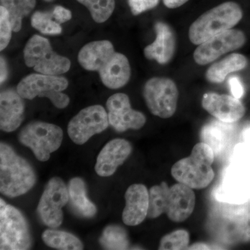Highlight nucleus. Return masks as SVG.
I'll return each mask as SVG.
<instances>
[{"label":"nucleus","mask_w":250,"mask_h":250,"mask_svg":"<svg viewBox=\"0 0 250 250\" xmlns=\"http://www.w3.org/2000/svg\"><path fill=\"white\" fill-rule=\"evenodd\" d=\"M248 59L241 54H231L213 64L206 72V77L211 83H221L229 74L246 68Z\"/></svg>","instance_id":"23"},{"label":"nucleus","mask_w":250,"mask_h":250,"mask_svg":"<svg viewBox=\"0 0 250 250\" xmlns=\"http://www.w3.org/2000/svg\"><path fill=\"white\" fill-rule=\"evenodd\" d=\"M143 97L149 111L159 118H170L177 111L179 90L177 85L166 77H153L143 88Z\"/></svg>","instance_id":"10"},{"label":"nucleus","mask_w":250,"mask_h":250,"mask_svg":"<svg viewBox=\"0 0 250 250\" xmlns=\"http://www.w3.org/2000/svg\"><path fill=\"white\" fill-rule=\"evenodd\" d=\"M63 133L57 125L36 121L21 129L18 140L23 146L32 150L38 160L45 162L50 154L62 146Z\"/></svg>","instance_id":"7"},{"label":"nucleus","mask_w":250,"mask_h":250,"mask_svg":"<svg viewBox=\"0 0 250 250\" xmlns=\"http://www.w3.org/2000/svg\"><path fill=\"white\" fill-rule=\"evenodd\" d=\"M212 249L210 246L204 244V243H196L194 244L193 246H190V248H188V250H210Z\"/></svg>","instance_id":"40"},{"label":"nucleus","mask_w":250,"mask_h":250,"mask_svg":"<svg viewBox=\"0 0 250 250\" xmlns=\"http://www.w3.org/2000/svg\"><path fill=\"white\" fill-rule=\"evenodd\" d=\"M69 202L68 187L59 177H53L46 185L37 207L42 223L49 228H59L62 223V208Z\"/></svg>","instance_id":"11"},{"label":"nucleus","mask_w":250,"mask_h":250,"mask_svg":"<svg viewBox=\"0 0 250 250\" xmlns=\"http://www.w3.org/2000/svg\"><path fill=\"white\" fill-rule=\"evenodd\" d=\"M13 27L9 14L4 6H0V49L3 50L9 45L12 36Z\"/></svg>","instance_id":"32"},{"label":"nucleus","mask_w":250,"mask_h":250,"mask_svg":"<svg viewBox=\"0 0 250 250\" xmlns=\"http://www.w3.org/2000/svg\"><path fill=\"white\" fill-rule=\"evenodd\" d=\"M31 246L27 220L18 208L0 199V250H26Z\"/></svg>","instance_id":"9"},{"label":"nucleus","mask_w":250,"mask_h":250,"mask_svg":"<svg viewBox=\"0 0 250 250\" xmlns=\"http://www.w3.org/2000/svg\"><path fill=\"white\" fill-rule=\"evenodd\" d=\"M211 226L221 239L230 244L250 242V203H222L213 215Z\"/></svg>","instance_id":"4"},{"label":"nucleus","mask_w":250,"mask_h":250,"mask_svg":"<svg viewBox=\"0 0 250 250\" xmlns=\"http://www.w3.org/2000/svg\"><path fill=\"white\" fill-rule=\"evenodd\" d=\"M31 26L45 35H59L62 34V27L57 22L52 11H36L31 18Z\"/></svg>","instance_id":"28"},{"label":"nucleus","mask_w":250,"mask_h":250,"mask_svg":"<svg viewBox=\"0 0 250 250\" xmlns=\"http://www.w3.org/2000/svg\"><path fill=\"white\" fill-rule=\"evenodd\" d=\"M132 152V146L125 139H116L106 143L97 158L95 172L100 177H110Z\"/></svg>","instance_id":"18"},{"label":"nucleus","mask_w":250,"mask_h":250,"mask_svg":"<svg viewBox=\"0 0 250 250\" xmlns=\"http://www.w3.org/2000/svg\"><path fill=\"white\" fill-rule=\"evenodd\" d=\"M190 236L187 230L179 229L166 235L161 238L159 249L181 250L188 249Z\"/></svg>","instance_id":"31"},{"label":"nucleus","mask_w":250,"mask_h":250,"mask_svg":"<svg viewBox=\"0 0 250 250\" xmlns=\"http://www.w3.org/2000/svg\"><path fill=\"white\" fill-rule=\"evenodd\" d=\"M246 42L243 31L228 29L200 44L194 52V60L198 65H207L224 54L241 48Z\"/></svg>","instance_id":"14"},{"label":"nucleus","mask_w":250,"mask_h":250,"mask_svg":"<svg viewBox=\"0 0 250 250\" xmlns=\"http://www.w3.org/2000/svg\"><path fill=\"white\" fill-rule=\"evenodd\" d=\"M229 85L232 96L234 98L241 99L244 95V86L238 77H230L229 80Z\"/></svg>","instance_id":"35"},{"label":"nucleus","mask_w":250,"mask_h":250,"mask_svg":"<svg viewBox=\"0 0 250 250\" xmlns=\"http://www.w3.org/2000/svg\"><path fill=\"white\" fill-rule=\"evenodd\" d=\"M100 243L105 250H127L129 247L127 233L118 225H108L105 228Z\"/></svg>","instance_id":"27"},{"label":"nucleus","mask_w":250,"mask_h":250,"mask_svg":"<svg viewBox=\"0 0 250 250\" xmlns=\"http://www.w3.org/2000/svg\"><path fill=\"white\" fill-rule=\"evenodd\" d=\"M80 65L85 70L98 72L102 82L110 89H118L131 77L129 60L116 52L108 41H96L83 46L78 54Z\"/></svg>","instance_id":"1"},{"label":"nucleus","mask_w":250,"mask_h":250,"mask_svg":"<svg viewBox=\"0 0 250 250\" xmlns=\"http://www.w3.org/2000/svg\"><path fill=\"white\" fill-rule=\"evenodd\" d=\"M214 159L215 153L208 144L197 143L190 156L172 166L171 174L176 181L192 189L205 188L215 177L212 167Z\"/></svg>","instance_id":"3"},{"label":"nucleus","mask_w":250,"mask_h":250,"mask_svg":"<svg viewBox=\"0 0 250 250\" xmlns=\"http://www.w3.org/2000/svg\"><path fill=\"white\" fill-rule=\"evenodd\" d=\"M68 86L65 77L45 74H31L20 82L18 93L24 99L33 100L36 97L48 98L58 108L67 107L70 98L62 93Z\"/></svg>","instance_id":"6"},{"label":"nucleus","mask_w":250,"mask_h":250,"mask_svg":"<svg viewBox=\"0 0 250 250\" xmlns=\"http://www.w3.org/2000/svg\"><path fill=\"white\" fill-rule=\"evenodd\" d=\"M231 159L232 164L250 167V143L241 142L236 145Z\"/></svg>","instance_id":"33"},{"label":"nucleus","mask_w":250,"mask_h":250,"mask_svg":"<svg viewBox=\"0 0 250 250\" xmlns=\"http://www.w3.org/2000/svg\"><path fill=\"white\" fill-rule=\"evenodd\" d=\"M243 18L239 5L228 1L218 5L200 16L189 29V39L200 45L220 33L232 29Z\"/></svg>","instance_id":"5"},{"label":"nucleus","mask_w":250,"mask_h":250,"mask_svg":"<svg viewBox=\"0 0 250 250\" xmlns=\"http://www.w3.org/2000/svg\"><path fill=\"white\" fill-rule=\"evenodd\" d=\"M42 239L47 246L57 250L83 249L82 241L72 233L59 230L47 229L42 233Z\"/></svg>","instance_id":"25"},{"label":"nucleus","mask_w":250,"mask_h":250,"mask_svg":"<svg viewBox=\"0 0 250 250\" xmlns=\"http://www.w3.org/2000/svg\"><path fill=\"white\" fill-rule=\"evenodd\" d=\"M24 60L27 67L41 74L60 75L70 70L71 62L66 57L56 53L45 38L34 35L24 49Z\"/></svg>","instance_id":"8"},{"label":"nucleus","mask_w":250,"mask_h":250,"mask_svg":"<svg viewBox=\"0 0 250 250\" xmlns=\"http://www.w3.org/2000/svg\"><path fill=\"white\" fill-rule=\"evenodd\" d=\"M125 207L123 212V223L128 226H136L147 218L149 195L143 184H133L125 192Z\"/></svg>","instance_id":"19"},{"label":"nucleus","mask_w":250,"mask_h":250,"mask_svg":"<svg viewBox=\"0 0 250 250\" xmlns=\"http://www.w3.org/2000/svg\"><path fill=\"white\" fill-rule=\"evenodd\" d=\"M52 12L59 24H62L70 21L72 18V13L70 10L62 6H57L52 10Z\"/></svg>","instance_id":"36"},{"label":"nucleus","mask_w":250,"mask_h":250,"mask_svg":"<svg viewBox=\"0 0 250 250\" xmlns=\"http://www.w3.org/2000/svg\"><path fill=\"white\" fill-rule=\"evenodd\" d=\"M155 41L144 49V54L149 60L166 64L173 58L176 49V39L172 28L162 22L156 23Z\"/></svg>","instance_id":"21"},{"label":"nucleus","mask_w":250,"mask_h":250,"mask_svg":"<svg viewBox=\"0 0 250 250\" xmlns=\"http://www.w3.org/2000/svg\"><path fill=\"white\" fill-rule=\"evenodd\" d=\"M108 113L100 105H93L82 109L72 118L67 126V134L75 144L83 145L94 135L107 129Z\"/></svg>","instance_id":"13"},{"label":"nucleus","mask_w":250,"mask_h":250,"mask_svg":"<svg viewBox=\"0 0 250 250\" xmlns=\"http://www.w3.org/2000/svg\"><path fill=\"white\" fill-rule=\"evenodd\" d=\"M69 202L77 215L84 218H92L96 215V206L87 196L86 186L80 177L70 179L68 186Z\"/></svg>","instance_id":"22"},{"label":"nucleus","mask_w":250,"mask_h":250,"mask_svg":"<svg viewBox=\"0 0 250 250\" xmlns=\"http://www.w3.org/2000/svg\"><path fill=\"white\" fill-rule=\"evenodd\" d=\"M36 182V173L26 159L5 143L0 144V191L16 197L27 193Z\"/></svg>","instance_id":"2"},{"label":"nucleus","mask_w":250,"mask_h":250,"mask_svg":"<svg viewBox=\"0 0 250 250\" xmlns=\"http://www.w3.org/2000/svg\"><path fill=\"white\" fill-rule=\"evenodd\" d=\"M232 123L214 121L204 126L202 131V142L207 143L219 154L226 147L227 142L232 131Z\"/></svg>","instance_id":"24"},{"label":"nucleus","mask_w":250,"mask_h":250,"mask_svg":"<svg viewBox=\"0 0 250 250\" xmlns=\"http://www.w3.org/2000/svg\"><path fill=\"white\" fill-rule=\"evenodd\" d=\"M168 187L166 182H162L161 185L154 186L149 189L148 218H156L165 213L166 193Z\"/></svg>","instance_id":"30"},{"label":"nucleus","mask_w":250,"mask_h":250,"mask_svg":"<svg viewBox=\"0 0 250 250\" xmlns=\"http://www.w3.org/2000/svg\"><path fill=\"white\" fill-rule=\"evenodd\" d=\"M89 10L95 22L103 23L111 17L114 11L115 0H77Z\"/></svg>","instance_id":"29"},{"label":"nucleus","mask_w":250,"mask_h":250,"mask_svg":"<svg viewBox=\"0 0 250 250\" xmlns=\"http://www.w3.org/2000/svg\"><path fill=\"white\" fill-rule=\"evenodd\" d=\"M202 104L206 111L224 123H236L246 113V108L239 99L228 95L206 93L202 98Z\"/></svg>","instance_id":"17"},{"label":"nucleus","mask_w":250,"mask_h":250,"mask_svg":"<svg viewBox=\"0 0 250 250\" xmlns=\"http://www.w3.org/2000/svg\"><path fill=\"white\" fill-rule=\"evenodd\" d=\"M215 198L221 203H250V167L231 164L224 172Z\"/></svg>","instance_id":"12"},{"label":"nucleus","mask_w":250,"mask_h":250,"mask_svg":"<svg viewBox=\"0 0 250 250\" xmlns=\"http://www.w3.org/2000/svg\"><path fill=\"white\" fill-rule=\"evenodd\" d=\"M241 139L242 142L250 143V125L242 131Z\"/></svg>","instance_id":"39"},{"label":"nucleus","mask_w":250,"mask_h":250,"mask_svg":"<svg viewBox=\"0 0 250 250\" xmlns=\"http://www.w3.org/2000/svg\"><path fill=\"white\" fill-rule=\"evenodd\" d=\"M0 68H1L0 69V70H1L0 82H1V83H3L5 81L7 80L8 76H9L8 64L4 57H1V59H0Z\"/></svg>","instance_id":"37"},{"label":"nucleus","mask_w":250,"mask_h":250,"mask_svg":"<svg viewBox=\"0 0 250 250\" xmlns=\"http://www.w3.org/2000/svg\"><path fill=\"white\" fill-rule=\"evenodd\" d=\"M195 195L191 188L182 183L168 187L166 193V211L171 221L182 223L195 209Z\"/></svg>","instance_id":"16"},{"label":"nucleus","mask_w":250,"mask_h":250,"mask_svg":"<svg viewBox=\"0 0 250 250\" xmlns=\"http://www.w3.org/2000/svg\"><path fill=\"white\" fill-rule=\"evenodd\" d=\"M17 89L2 90L0 94V128L12 132L22 124L24 118V103Z\"/></svg>","instance_id":"20"},{"label":"nucleus","mask_w":250,"mask_h":250,"mask_svg":"<svg viewBox=\"0 0 250 250\" xmlns=\"http://www.w3.org/2000/svg\"><path fill=\"white\" fill-rule=\"evenodd\" d=\"M106 108L109 125L118 132L140 129L146 124V116L131 108L129 97L126 94L111 95L106 102Z\"/></svg>","instance_id":"15"},{"label":"nucleus","mask_w":250,"mask_h":250,"mask_svg":"<svg viewBox=\"0 0 250 250\" xmlns=\"http://www.w3.org/2000/svg\"><path fill=\"white\" fill-rule=\"evenodd\" d=\"M131 13L137 16L155 8L159 4V0H128Z\"/></svg>","instance_id":"34"},{"label":"nucleus","mask_w":250,"mask_h":250,"mask_svg":"<svg viewBox=\"0 0 250 250\" xmlns=\"http://www.w3.org/2000/svg\"><path fill=\"white\" fill-rule=\"evenodd\" d=\"M188 0H164V4L170 9H175L187 3Z\"/></svg>","instance_id":"38"},{"label":"nucleus","mask_w":250,"mask_h":250,"mask_svg":"<svg viewBox=\"0 0 250 250\" xmlns=\"http://www.w3.org/2000/svg\"><path fill=\"white\" fill-rule=\"evenodd\" d=\"M1 6L9 12L13 30L18 32L22 28V19L35 8L36 0H0Z\"/></svg>","instance_id":"26"},{"label":"nucleus","mask_w":250,"mask_h":250,"mask_svg":"<svg viewBox=\"0 0 250 250\" xmlns=\"http://www.w3.org/2000/svg\"><path fill=\"white\" fill-rule=\"evenodd\" d=\"M46 1H52V0H45Z\"/></svg>","instance_id":"41"}]
</instances>
